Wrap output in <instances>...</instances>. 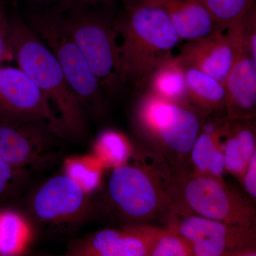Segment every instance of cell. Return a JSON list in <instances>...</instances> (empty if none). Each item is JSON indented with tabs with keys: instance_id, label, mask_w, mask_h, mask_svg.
<instances>
[{
	"instance_id": "6da1fadb",
	"label": "cell",
	"mask_w": 256,
	"mask_h": 256,
	"mask_svg": "<svg viewBox=\"0 0 256 256\" xmlns=\"http://www.w3.org/2000/svg\"><path fill=\"white\" fill-rule=\"evenodd\" d=\"M126 1L124 12L114 22L122 38L121 80L140 88L160 66L172 58V52L182 40L159 0Z\"/></svg>"
},
{
	"instance_id": "7a4b0ae2",
	"label": "cell",
	"mask_w": 256,
	"mask_h": 256,
	"mask_svg": "<svg viewBox=\"0 0 256 256\" xmlns=\"http://www.w3.org/2000/svg\"><path fill=\"white\" fill-rule=\"evenodd\" d=\"M172 172L158 153L131 154L114 168L108 178L106 196L111 210L127 225H146L169 214Z\"/></svg>"
},
{
	"instance_id": "3957f363",
	"label": "cell",
	"mask_w": 256,
	"mask_h": 256,
	"mask_svg": "<svg viewBox=\"0 0 256 256\" xmlns=\"http://www.w3.org/2000/svg\"><path fill=\"white\" fill-rule=\"evenodd\" d=\"M10 54L23 70L53 104L66 137L80 140L88 133L86 111L69 86L53 52L21 18H9Z\"/></svg>"
},
{
	"instance_id": "277c9868",
	"label": "cell",
	"mask_w": 256,
	"mask_h": 256,
	"mask_svg": "<svg viewBox=\"0 0 256 256\" xmlns=\"http://www.w3.org/2000/svg\"><path fill=\"white\" fill-rule=\"evenodd\" d=\"M171 172L170 212L248 228L256 227L255 208L238 193L232 191L224 180L198 174L188 165L171 169Z\"/></svg>"
},
{
	"instance_id": "5b68a950",
	"label": "cell",
	"mask_w": 256,
	"mask_h": 256,
	"mask_svg": "<svg viewBox=\"0 0 256 256\" xmlns=\"http://www.w3.org/2000/svg\"><path fill=\"white\" fill-rule=\"evenodd\" d=\"M140 126L171 169L188 164V156L201 131L196 111L148 92L138 110Z\"/></svg>"
},
{
	"instance_id": "8992f818",
	"label": "cell",
	"mask_w": 256,
	"mask_h": 256,
	"mask_svg": "<svg viewBox=\"0 0 256 256\" xmlns=\"http://www.w3.org/2000/svg\"><path fill=\"white\" fill-rule=\"evenodd\" d=\"M30 26L53 52L84 110L96 117L104 116L105 92L82 50L64 31L58 14L32 15Z\"/></svg>"
},
{
	"instance_id": "52a82bcc",
	"label": "cell",
	"mask_w": 256,
	"mask_h": 256,
	"mask_svg": "<svg viewBox=\"0 0 256 256\" xmlns=\"http://www.w3.org/2000/svg\"><path fill=\"white\" fill-rule=\"evenodd\" d=\"M58 16L64 31L82 50L104 92L117 90L122 82L114 24L80 8Z\"/></svg>"
},
{
	"instance_id": "ba28073f",
	"label": "cell",
	"mask_w": 256,
	"mask_h": 256,
	"mask_svg": "<svg viewBox=\"0 0 256 256\" xmlns=\"http://www.w3.org/2000/svg\"><path fill=\"white\" fill-rule=\"evenodd\" d=\"M165 218L168 228L190 242L194 256H256V227L248 228L172 212Z\"/></svg>"
},
{
	"instance_id": "9c48e42d",
	"label": "cell",
	"mask_w": 256,
	"mask_h": 256,
	"mask_svg": "<svg viewBox=\"0 0 256 256\" xmlns=\"http://www.w3.org/2000/svg\"><path fill=\"white\" fill-rule=\"evenodd\" d=\"M0 122L46 124L57 137H66L50 101L18 67L0 66Z\"/></svg>"
},
{
	"instance_id": "30bf717a",
	"label": "cell",
	"mask_w": 256,
	"mask_h": 256,
	"mask_svg": "<svg viewBox=\"0 0 256 256\" xmlns=\"http://www.w3.org/2000/svg\"><path fill=\"white\" fill-rule=\"evenodd\" d=\"M31 210L36 220L47 225L80 223L89 212L88 194L68 175H56L37 188Z\"/></svg>"
},
{
	"instance_id": "8fae6325",
	"label": "cell",
	"mask_w": 256,
	"mask_h": 256,
	"mask_svg": "<svg viewBox=\"0 0 256 256\" xmlns=\"http://www.w3.org/2000/svg\"><path fill=\"white\" fill-rule=\"evenodd\" d=\"M244 18L226 31L233 40L234 60L224 82L226 90L225 117L254 118L256 112V62L246 50L244 40Z\"/></svg>"
},
{
	"instance_id": "7c38bea8",
	"label": "cell",
	"mask_w": 256,
	"mask_h": 256,
	"mask_svg": "<svg viewBox=\"0 0 256 256\" xmlns=\"http://www.w3.org/2000/svg\"><path fill=\"white\" fill-rule=\"evenodd\" d=\"M50 132L46 124L0 122V158L24 170L52 162L57 154L50 152Z\"/></svg>"
},
{
	"instance_id": "4fadbf2b",
	"label": "cell",
	"mask_w": 256,
	"mask_h": 256,
	"mask_svg": "<svg viewBox=\"0 0 256 256\" xmlns=\"http://www.w3.org/2000/svg\"><path fill=\"white\" fill-rule=\"evenodd\" d=\"M162 228L146 224L102 229L77 242L68 254L82 256H148Z\"/></svg>"
},
{
	"instance_id": "5bb4252c",
	"label": "cell",
	"mask_w": 256,
	"mask_h": 256,
	"mask_svg": "<svg viewBox=\"0 0 256 256\" xmlns=\"http://www.w3.org/2000/svg\"><path fill=\"white\" fill-rule=\"evenodd\" d=\"M175 58L184 68L198 69L224 84L234 62L233 40L228 32L218 30L188 41Z\"/></svg>"
},
{
	"instance_id": "9a60e30c",
	"label": "cell",
	"mask_w": 256,
	"mask_h": 256,
	"mask_svg": "<svg viewBox=\"0 0 256 256\" xmlns=\"http://www.w3.org/2000/svg\"><path fill=\"white\" fill-rule=\"evenodd\" d=\"M225 127L226 118L216 124H202L201 131L188 156V166L192 171L223 180L226 171Z\"/></svg>"
},
{
	"instance_id": "2e32d148",
	"label": "cell",
	"mask_w": 256,
	"mask_h": 256,
	"mask_svg": "<svg viewBox=\"0 0 256 256\" xmlns=\"http://www.w3.org/2000/svg\"><path fill=\"white\" fill-rule=\"evenodd\" d=\"M159 2L168 12L181 40H198L220 30L204 0Z\"/></svg>"
},
{
	"instance_id": "e0dca14e",
	"label": "cell",
	"mask_w": 256,
	"mask_h": 256,
	"mask_svg": "<svg viewBox=\"0 0 256 256\" xmlns=\"http://www.w3.org/2000/svg\"><path fill=\"white\" fill-rule=\"evenodd\" d=\"M254 119L226 117L224 141L226 171L240 181L250 158L256 152Z\"/></svg>"
},
{
	"instance_id": "ac0fdd59",
	"label": "cell",
	"mask_w": 256,
	"mask_h": 256,
	"mask_svg": "<svg viewBox=\"0 0 256 256\" xmlns=\"http://www.w3.org/2000/svg\"><path fill=\"white\" fill-rule=\"evenodd\" d=\"M184 69L188 102L205 114L225 110L224 84L198 69L192 67Z\"/></svg>"
},
{
	"instance_id": "d6986e66",
	"label": "cell",
	"mask_w": 256,
	"mask_h": 256,
	"mask_svg": "<svg viewBox=\"0 0 256 256\" xmlns=\"http://www.w3.org/2000/svg\"><path fill=\"white\" fill-rule=\"evenodd\" d=\"M149 92L165 100L188 105L184 67L175 57L160 66L148 84Z\"/></svg>"
},
{
	"instance_id": "ffe728a7",
	"label": "cell",
	"mask_w": 256,
	"mask_h": 256,
	"mask_svg": "<svg viewBox=\"0 0 256 256\" xmlns=\"http://www.w3.org/2000/svg\"><path fill=\"white\" fill-rule=\"evenodd\" d=\"M28 226L18 214L0 210V256H12L22 250L28 236Z\"/></svg>"
},
{
	"instance_id": "44dd1931",
	"label": "cell",
	"mask_w": 256,
	"mask_h": 256,
	"mask_svg": "<svg viewBox=\"0 0 256 256\" xmlns=\"http://www.w3.org/2000/svg\"><path fill=\"white\" fill-rule=\"evenodd\" d=\"M132 153L128 140L114 131L102 133L96 143L98 160L102 165L116 168L124 164Z\"/></svg>"
},
{
	"instance_id": "7402d4cb",
	"label": "cell",
	"mask_w": 256,
	"mask_h": 256,
	"mask_svg": "<svg viewBox=\"0 0 256 256\" xmlns=\"http://www.w3.org/2000/svg\"><path fill=\"white\" fill-rule=\"evenodd\" d=\"M220 31L242 20L256 6L255 0H204Z\"/></svg>"
},
{
	"instance_id": "603a6c76",
	"label": "cell",
	"mask_w": 256,
	"mask_h": 256,
	"mask_svg": "<svg viewBox=\"0 0 256 256\" xmlns=\"http://www.w3.org/2000/svg\"><path fill=\"white\" fill-rule=\"evenodd\" d=\"M102 163L90 158L69 159L66 163V173L88 194L100 186Z\"/></svg>"
},
{
	"instance_id": "cb8c5ba5",
	"label": "cell",
	"mask_w": 256,
	"mask_h": 256,
	"mask_svg": "<svg viewBox=\"0 0 256 256\" xmlns=\"http://www.w3.org/2000/svg\"><path fill=\"white\" fill-rule=\"evenodd\" d=\"M148 256H194V254L186 239L166 227L162 228Z\"/></svg>"
},
{
	"instance_id": "d4e9b609",
	"label": "cell",
	"mask_w": 256,
	"mask_h": 256,
	"mask_svg": "<svg viewBox=\"0 0 256 256\" xmlns=\"http://www.w3.org/2000/svg\"><path fill=\"white\" fill-rule=\"evenodd\" d=\"M25 174L26 170L13 166L0 158V202L13 196L22 184Z\"/></svg>"
},
{
	"instance_id": "484cf974",
	"label": "cell",
	"mask_w": 256,
	"mask_h": 256,
	"mask_svg": "<svg viewBox=\"0 0 256 256\" xmlns=\"http://www.w3.org/2000/svg\"><path fill=\"white\" fill-rule=\"evenodd\" d=\"M244 40L246 50L256 62V12L254 6L244 18Z\"/></svg>"
},
{
	"instance_id": "4316f807",
	"label": "cell",
	"mask_w": 256,
	"mask_h": 256,
	"mask_svg": "<svg viewBox=\"0 0 256 256\" xmlns=\"http://www.w3.org/2000/svg\"><path fill=\"white\" fill-rule=\"evenodd\" d=\"M242 181L246 191L252 201L256 200V152L254 153L249 161Z\"/></svg>"
},
{
	"instance_id": "83f0119b",
	"label": "cell",
	"mask_w": 256,
	"mask_h": 256,
	"mask_svg": "<svg viewBox=\"0 0 256 256\" xmlns=\"http://www.w3.org/2000/svg\"><path fill=\"white\" fill-rule=\"evenodd\" d=\"M8 28L9 18L5 12L4 8L0 5V66L6 58V55L10 54L8 44Z\"/></svg>"
},
{
	"instance_id": "f1b7e54d",
	"label": "cell",
	"mask_w": 256,
	"mask_h": 256,
	"mask_svg": "<svg viewBox=\"0 0 256 256\" xmlns=\"http://www.w3.org/2000/svg\"><path fill=\"white\" fill-rule=\"evenodd\" d=\"M64 1L69 3H74V4H92L100 2L104 0H64Z\"/></svg>"
},
{
	"instance_id": "f546056e",
	"label": "cell",
	"mask_w": 256,
	"mask_h": 256,
	"mask_svg": "<svg viewBox=\"0 0 256 256\" xmlns=\"http://www.w3.org/2000/svg\"><path fill=\"white\" fill-rule=\"evenodd\" d=\"M34 1H44V0H34Z\"/></svg>"
}]
</instances>
